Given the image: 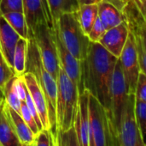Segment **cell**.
Wrapping results in <instances>:
<instances>
[{"mask_svg": "<svg viewBox=\"0 0 146 146\" xmlns=\"http://www.w3.org/2000/svg\"><path fill=\"white\" fill-rule=\"evenodd\" d=\"M77 15L82 30L86 35H88L98 17V3L80 5Z\"/></svg>", "mask_w": 146, "mask_h": 146, "instance_id": "cell-20", "label": "cell"}, {"mask_svg": "<svg viewBox=\"0 0 146 146\" xmlns=\"http://www.w3.org/2000/svg\"><path fill=\"white\" fill-rule=\"evenodd\" d=\"M0 146H2V145H0Z\"/></svg>", "mask_w": 146, "mask_h": 146, "instance_id": "cell-39", "label": "cell"}, {"mask_svg": "<svg viewBox=\"0 0 146 146\" xmlns=\"http://www.w3.org/2000/svg\"><path fill=\"white\" fill-rule=\"evenodd\" d=\"M74 126L80 146H89V92L86 89L79 96Z\"/></svg>", "mask_w": 146, "mask_h": 146, "instance_id": "cell-12", "label": "cell"}, {"mask_svg": "<svg viewBox=\"0 0 146 146\" xmlns=\"http://www.w3.org/2000/svg\"><path fill=\"white\" fill-rule=\"evenodd\" d=\"M123 12L134 39L140 70L146 74V20L133 0L127 3Z\"/></svg>", "mask_w": 146, "mask_h": 146, "instance_id": "cell-8", "label": "cell"}, {"mask_svg": "<svg viewBox=\"0 0 146 146\" xmlns=\"http://www.w3.org/2000/svg\"><path fill=\"white\" fill-rule=\"evenodd\" d=\"M135 117L143 140L146 145V103L135 101Z\"/></svg>", "mask_w": 146, "mask_h": 146, "instance_id": "cell-27", "label": "cell"}, {"mask_svg": "<svg viewBox=\"0 0 146 146\" xmlns=\"http://www.w3.org/2000/svg\"><path fill=\"white\" fill-rule=\"evenodd\" d=\"M22 146H33V144H31V145H22Z\"/></svg>", "mask_w": 146, "mask_h": 146, "instance_id": "cell-37", "label": "cell"}, {"mask_svg": "<svg viewBox=\"0 0 146 146\" xmlns=\"http://www.w3.org/2000/svg\"><path fill=\"white\" fill-rule=\"evenodd\" d=\"M27 40L23 38H20L18 40L15 53H14V65L13 69L16 75H22L25 72L26 58L27 50Z\"/></svg>", "mask_w": 146, "mask_h": 146, "instance_id": "cell-23", "label": "cell"}, {"mask_svg": "<svg viewBox=\"0 0 146 146\" xmlns=\"http://www.w3.org/2000/svg\"><path fill=\"white\" fill-rule=\"evenodd\" d=\"M117 60L100 43L90 42L87 56L82 62L84 89L98 100L110 117L111 83Z\"/></svg>", "mask_w": 146, "mask_h": 146, "instance_id": "cell-1", "label": "cell"}, {"mask_svg": "<svg viewBox=\"0 0 146 146\" xmlns=\"http://www.w3.org/2000/svg\"><path fill=\"white\" fill-rule=\"evenodd\" d=\"M20 38V35L0 14V49L7 63L12 69L14 65V53Z\"/></svg>", "mask_w": 146, "mask_h": 146, "instance_id": "cell-15", "label": "cell"}, {"mask_svg": "<svg viewBox=\"0 0 146 146\" xmlns=\"http://www.w3.org/2000/svg\"><path fill=\"white\" fill-rule=\"evenodd\" d=\"M2 100H3V99H0V102H1V101H2Z\"/></svg>", "mask_w": 146, "mask_h": 146, "instance_id": "cell-38", "label": "cell"}, {"mask_svg": "<svg viewBox=\"0 0 146 146\" xmlns=\"http://www.w3.org/2000/svg\"><path fill=\"white\" fill-rule=\"evenodd\" d=\"M9 113L11 118V120L13 122L15 133L18 136V139L22 145H31L33 144L35 139V134L33 133L31 128L28 126V125L24 121L22 117L19 113L12 109L8 106Z\"/></svg>", "mask_w": 146, "mask_h": 146, "instance_id": "cell-19", "label": "cell"}, {"mask_svg": "<svg viewBox=\"0 0 146 146\" xmlns=\"http://www.w3.org/2000/svg\"><path fill=\"white\" fill-rule=\"evenodd\" d=\"M1 15L6 19L9 24L20 35L21 38H23L26 40L29 39L28 28H27V22H26L23 12L10 11V12H6Z\"/></svg>", "mask_w": 146, "mask_h": 146, "instance_id": "cell-22", "label": "cell"}, {"mask_svg": "<svg viewBox=\"0 0 146 146\" xmlns=\"http://www.w3.org/2000/svg\"><path fill=\"white\" fill-rule=\"evenodd\" d=\"M146 20V0H133Z\"/></svg>", "mask_w": 146, "mask_h": 146, "instance_id": "cell-34", "label": "cell"}, {"mask_svg": "<svg viewBox=\"0 0 146 146\" xmlns=\"http://www.w3.org/2000/svg\"><path fill=\"white\" fill-rule=\"evenodd\" d=\"M106 31H107V28H105V26L104 25L102 21L99 19V17H98V19L96 20L95 23L93 24L90 33L87 35L88 39L91 42L99 43V41L101 40V39L103 38V36L104 35Z\"/></svg>", "mask_w": 146, "mask_h": 146, "instance_id": "cell-28", "label": "cell"}, {"mask_svg": "<svg viewBox=\"0 0 146 146\" xmlns=\"http://www.w3.org/2000/svg\"><path fill=\"white\" fill-rule=\"evenodd\" d=\"M135 101L134 94H129L121 114L116 133L121 146H146L135 117Z\"/></svg>", "mask_w": 146, "mask_h": 146, "instance_id": "cell-7", "label": "cell"}, {"mask_svg": "<svg viewBox=\"0 0 146 146\" xmlns=\"http://www.w3.org/2000/svg\"><path fill=\"white\" fill-rule=\"evenodd\" d=\"M53 32L46 22H42L37 25L31 38L36 42L44 68L55 80H57L60 64Z\"/></svg>", "mask_w": 146, "mask_h": 146, "instance_id": "cell-6", "label": "cell"}, {"mask_svg": "<svg viewBox=\"0 0 146 146\" xmlns=\"http://www.w3.org/2000/svg\"><path fill=\"white\" fill-rule=\"evenodd\" d=\"M89 146H114L117 139L106 108L89 93Z\"/></svg>", "mask_w": 146, "mask_h": 146, "instance_id": "cell-5", "label": "cell"}, {"mask_svg": "<svg viewBox=\"0 0 146 146\" xmlns=\"http://www.w3.org/2000/svg\"><path fill=\"white\" fill-rule=\"evenodd\" d=\"M16 74L4 59L0 49V99H4L3 91L6 83Z\"/></svg>", "mask_w": 146, "mask_h": 146, "instance_id": "cell-26", "label": "cell"}, {"mask_svg": "<svg viewBox=\"0 0 146 146\" xmlns=\"http://www.w3.org/2000/svg\"><path fill=\"white\" fill-rule=\"evenodd\" d=\"M53 35H54V40H55V43L56 46L60 67L65 71L68 77L77 85L79 93L80 94L85 90L84 84H83L82 62H80L76 58H74L72 55V53L64 46V44L62 43L60 38L56 25H55Z\"/></svg>", "mask_w": 146, "mask_h": 146, "instance_id": "cell-11", "label": "cell"}, {"mask_svg": "<svg viewBox=\"0 0 146 146\" xmlns=\"http://www.w3.org/2000/svg\"><path fill=\"white\" fill-rule=\"evenodd\" d=\"M22 77L25 81L27 90L31 96V98L38 111V116L40 118V120L43 126V129L50 131V122H49V117H48L47 104H46V101H45L43 91L41 90L35 77H33L32 73L25 72L22 74Z\"/></svg>", "mask_w": 146, "mask_h": 146, "instance_id": "cell-14", "label": "cell"}, {"mask_svg": "<svg viewBox=\"0 0 146 146\" xmlns=\"http://www.w3.org/2000/svg\"><path fill=\"white\" fill-rule=\"evenodd\" d=\"M20 114L22 117V119L24 120V121L28 125V126L31 128V130L33 131V133L36 135L38 134L40 130L33 118V116L32 115L31 112L29 111L27 104L25 102H21V110H20Z\"/></svg>", "mask_w": 146, "mask_h": 146, "instance_id": "cell-29", "label": "cell"}, {"mask_svg": "<svg viewBox=\"0 0 146 146\" xmlns=\"http://www.w3.org/2000/svg\"><path fill=\"white\" fill-rule=\"evenodd\" d=\"M15 76L13 77L7 83L3 91L4 100L7 102L8 106L20 114L21 110V101L19 100L15 89Z\"/></svg>", "mask_w": 146, "mask_h": 146, "instance_id": "cell-25", "label": "cell"}, {"mask_svg": "<svg viewBox=\"0 0 146 146\" xmlns=\"http://www.w3.org/2000/svg\"><path fill=\"white\" fill-rule=\"evenodd\" d=\"M47 2L54 22V26L61 15L64 13L77 12L80 8L78 0H47Z\"/></svg>", "mask_w": 146, "mask_h": 146, "instance_id": "cell-21", "label": "cell"}, {"mask_svg": "<svg viewBox=\"0 0 146 146\" xmlns=\"http://www.w3.org/2000/svg\"><path fill=\"white\" fill-rule=\"evenodd\" d=\"M10 11L23 12V0H0V14Z\"/></svg>", "mask_w": 146, "mask_h": 146, "instance_id": "cell-30", "label": "cell"}, {"mask_svg": "<svg viewBox=\"0 0 146 146\" xmlns=\"http://www.w3.org/2000/svg\"><path fill=\"white\" fill-rule=\"evenodd\" d=\"M80 5L83 4H91V3H99L103 0H78Z\"/></svg>", "mask_w": 146, "mask_h": 146, "instance_id": "cell-35", "label": "cell"}, {"mask_svg": "<svg viewBox=\"0 0 146 146\" xmlns=\"http://www.w3.org/2000/svg\"><path fill=\"white\" fill-rule=\"evenodd\" d=\"M134 96L136 100L146 103V74L141 71L139 75Z\"/></svg>", "mask_w": 146, "mask_h": 146, "instance_id": "cell-31", "label": "cell"}, {"mask_svg": "<svg viewBox=\"0 0 146 146\" xmlns=\"http://www.w3.org/2000/svg\"><path fill=\"white\" fill-rule=\"evenodd\" d=\"M33 146H53L52 134L49 130L43 129L35 136Z\"/></svg>", "mask_w": 146, "mask_h": 146, "instance_id": "cell-32", "label": "cell"}, {"mask_svg": "<svg viewBox=\"0 0 146 146\" xmlns=\"http://www.w3.org/2000/svg\"><path fill=\"white\" fill-rule=\"evenodd\" d=\"M55 25L67 49L74 58L83 62L87 56L91 41L80 27L77 12L61 15Z\"/></svg>", "mask_w": 146, "mask_h": 146, "instance_id": "cell-4", "label": "cell"}, {"mask_svg": "<svg viewBox=\"0 0 146 146\" xmlns=\"http://www.w3.org/2000/svg\"><path fill=\"white\" fill-rule=\"evenodd\" d=\"M25 72H29L33 75L44 93L47 104L50 132L52 136H54L56 133L57 83L56 80H55L44 68L39 51L33 38H29L27 40Z\"/></svg>", "mask_w": 146, "mask_h": 146, "instance_id": "cell-2", "label": "cell"}, {"mask_svg": "<svg viewBox=\"0 0 146 146\" xmlns=\"http://www.w3.org/2000/svg\"><path fill=\"white\" fill-rule=\"evenodd\" d=\"M56 83V131H67L74 124L80 93L77 85L61 67Z\"/></svg>", "mask_w": 146, "mask_h": 146, "instance_id": "cell-3", "label": "cell"}, {"mask_svg": "<svg viewBox=\"0 0 146 146\" xmlns=\"http://www.w3.org/2000/svg\"><path fill=\"white\" fill-rule=\"evenodd\" d=\"M23 14L27 22L29 38H31L37 25L46 22V12L43 0H23Z\"/></svg>", "mask_w": 146, "mask_h": 146, "instance_id": "cell-17", "label": "cell"}, {"mask_svg": "<svg viewBox=\"0 0 146 146\" xmlns=\"http://www.w3.org/2000/svg\"><path fill=\"white\" fill-rule=\"evenodd\" d=\"M98 17L107 29L116 27L126 21L123 10H121L114 4L104 1L98 3Z\"/></svg>", "mask_w": 146, "mask_h": 146, "instance_id": "cell-18", "label": "cell"}, {"mask_svg": "<svg viewBox=\"0 0 146 146\" xmlns=\"http://www.w3.org/2000/svg\"><path fill=\"white\" fill-rule=\"evenodd\" d=\"M0 145L2 146H22L11 120L8 104L4 99L0 102Z\"/></svg>", "mask_w": 146, "mask_h": 146, "instance_id": "cell-16", "label": "cell"}, {"mask_svg": "<svg viewBox=\"0 0 146 146\" xmlns=\"http://www.w3.org/2000/svg\"><path fill=\"white\" fill-rule=\"evenodd\" d=\"M119 61L127 85L129 94H134L139 79V75L141 70L134 39L130 31L125 46L119 58Z\"/></svg>", "mask_w": 146, "mask_h": 146, "instance_id": "cell-10", "label": "cell"}, {"mask_svg": "<svg viewBox=\"0 0 146 146\" xmlns=\"http://www.w3.org/2000/svg\"><path fill=\"white\" fill-rule=\"evenodd\" d=\"M114 146H121V145H120V144H119L118 139H116V141H115V145H114Z\"/></svg>", "mask_w": 146, "mask_h": 146, "instance_id": "cell-36", "label": "cell"}, {"mask_svg": "<svg viewBox=\"0 0 146 146\" xmlns=\"http://www.w3.org/2000/svg\"><path fill=\"white\" fill-rule=\"evenodd\" d=\"M103 1L110 3L114 4L115 6H116L118 9H120L121 10H123L124 7L127 5V3L130 0H103Z\"/></svg>", "mask_w": 146, "mask_h": 146, "instance_id": "cell-33", "label": "cell"}, {"mask_svg": "<svg viewBox=\"0 0 146 146\" xmlns=\"http://www.w3.org/2000/svg\"><path fill=\"white\" fill-rule=\"evenodd\" d=\"M129 34V27L127 21L112 28L107 29L99 43L113 56L120 58Z\"/></svg>", "mask_w": 146, "mask_h": 146, "instance_id": "cell-13", "label": "cell"}, {"mask_svg": "<svg viewBox=\"0 0 146 146\" xmlns=\"http://www.w3.org/2000/svg\"><path fill=\"white\" fill-rule=\"evenodd\" d=\"M52 139L53 146H80L74 126L67 131L57 130Z\"/></svg>", "mask_w": 146, "mask_h": 146, "instance_id": "cell-24", "label": "cell"}, {"mask_svg": "<svg viewBox=\"0 0 146 146\" xmlns=\"http://www.w3.org/2000/svg\"><path fill=\"white\" fill-rule=\"evenodd\" d=\"M128 95H129V91L118 59L113 73L111 91H110V100H111L110 119L115 133H117L121 114Z\"/></svg>", "mask_w": 146, "mask_h": 146, "instance_id": "cell-9", "label": "cell"}]
</instances>
